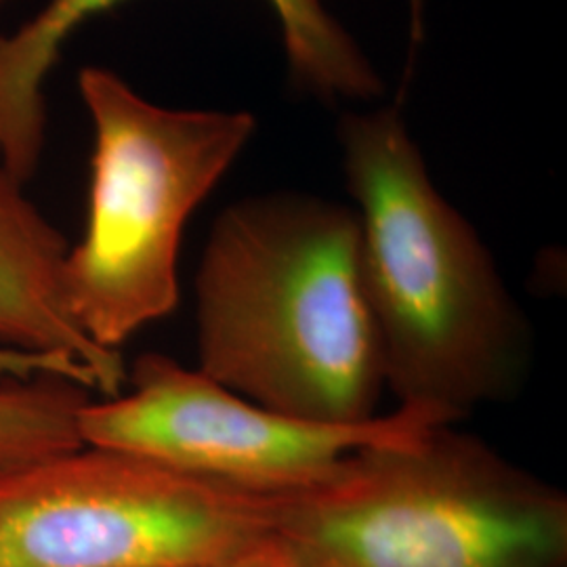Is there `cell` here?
<instances>
[{
  "mask_svg": "<svg viewBox=\"0 0 567 567\" xmlns=\"http://www.w3.org/2000/svg\"><path fill=\"white\" fill-rule=\"evenodd\" d=\"M89 391L58 377L0 381V471L84 446L79 429Z\"/></svg>",
  "mask_w": 567,
  "mask_h": 567,
  "instance_id": "obj_9",
  "label": "cell"
},
{
  "mask_svg": "<svg viewBox=\"0 0 567 567\" xmlns=\"http://www.w3.org/2000/svg\"><path fill=\"white\" fill-rule=\"evenodd\" d=\"M286 567H566L567 498L450 425L355 450L267 494Z\"/></svg>",
  "mask_w": 567,
  "mask_h": 567,
  "instance_id": "obj_3",
  "label": "cell"
},
{
  "mask_svg": "<svg viewBox=\"0 0 567 567\" xmlns=\"http://www.w3.org/2000/svg\"><path fill=\"white\" fill-rule=\"evenodd\" d=\"M9 2H11V0H0V11H2V9H4ZM0 34H2V32H0Z\"/></svg>",
  "mask_w": 567,
  "mask_h": 567,
  "instance_id": "obj_12",
  "label": "cell"
},
{
  "mask_svg": "<svg viewBox=\"0 0 567 567\" xmlns=\"http://www.w3.org/2000/svg\"><path fill=\"white\" fill-rule=\"evenodd\" d=\"M131 391L82 405L84 446L137 452L255 494H282L326 480L362 447L440 426L398 408L360 425H330L248 402L163 353H143L126 372Z\"/></svg>",
  "mask_w": 567,
  "mask_h": 567,
  "instance_id": "obj_6",
  "label": "cell"
},
{
  "mask_svg": "<svg viewBox=\"0 0 567 567\" xmlns=\"http://www.w3.org/2000/svg\"><path fill=\"white\" fill-rule=\"evenodd\" d=\"M194 567H286L282 559L278 557L276 548L267 550L264 555L250 557V559H243V561H231V564H213V566H194Z\"/></svg>",
  "mask_w": 567,
  "mask_h": 567,
  "instance_id": "obj_11",
  "label": "cell"
},
{
  "mask_svg": "<svg viewBox=\"0 0 567 567\" xmlns=\"http://www.w3.org/2000/svg\"><path fill=\"white\" fill-rule=\"evenodd\" d=\"M200 372L316 423L377 419L385 389L353 208L278 192L229 204L196 274Z\"/></svg>",
  "mask_w": 567,
  "mask_h": 567,
  "instance_id": "obj_2",
  "label": "cell"
},
{
  "mask_svg": "<svg viewBox=\"0 0 567 567\" xmlns=\"http://www.w3.org/2000/svg\"><path fill=\"white\" fill-rule=\"evenodd\" d=\"M408 2V41H410V60L405 65L404 84L410 74H412V68H414V61H416V53L421 51V44L425 42L426 37V0H405Z\"/></svg>",
  "mask_w": 567,
  "mask_h": 567,
  "instance_id": "obj_10",
  "label": "cell"
},
{
  "mask_svg": "<svg viewBox=\"0 0 567 567\" xmlns=\"http://www.w3.org/2000/svg\"><path fill=\"white\" fill-rule=\"evenodd\" d=\"M70 244L25 194V183L0 166V347L63 358L81 365L95 391L122 393L121 351L93 343L65 297Z\"/></svg>",
  "mask_w": 567,
  "mask_h": 567,
  "instance_id": "obj_8",
  "label": "cell"
},
{
  "mask_svg": "<svg viewBox=\"0 0 567 567\" xmlns=\"http://www.w3.org/2000/svg\"><path fill=\"white\" fill-rule=\"evenodd\" d=\"M365 303L400 408L452 425L526 379L527 322L473 225L437 192L400 105L344 114Z\"/></svg>",
  "mask_w": 567,
  "mask_h": 567,
  "instance_id": "obj_1",
  "label": "cell"
},
{
  "mask_svg": "<svg viewBox=\"0 0 567 567\" xmlns=\"http://www.w3.org/2000/svg\"><path fill=\"white\" fill-rule=\"evenodd\" d=\"M124 0H49L11 34H0V166L28 183L47 137L44 81L68 39ZM282 28L290 76L324 102L374 100L383 81L324 0H267Z\"/></svg>",
  "mask_w": 567,
  "mask_h": 567,
  "instance_id": "obj_7",
  "label": "cell"
},
{
  "mask_svg": "<svg viewBox=\"0 0 567 567\" xmlns=\"http://www.w3.org/2000/svg\"><path fill=\"white\" fill-rule=\"evenodd\" d=\"M93 122L89 215L65 257V297L84 334L121 351L179 303L183 229L255 133L246 112L171 110L107 68L79 74Z\"/></svg>",
  "mask_w": 567,
  "mask_h": 567,
  "instance_id": "obj_4",
  "label": "cell"
},
{
  "mask_svg": "<svg viewBox=\"0 0 567 567\" xmlns=\"http://www.w3.org/2000/svg\"><path fill=\"white\" fill-rule=\"evenodd\" d=\"M267 494L82 446L0 471V567H194L271 550Z\"/></svg>",
  "mask_w": 567,
  "mask_h": 567,
  "instance_id": "obj_5",
  "label": "cell"
}]
</instances>
